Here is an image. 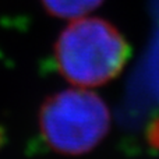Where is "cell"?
Returning <instances> with one entry per match:
<instances>
[{"label": "cell", "mask_w": 159, "mask_h": 159, "mask_svg": "<svg viewBox=\"0 0 159 159\" xmlns=\"http://www.w3.org/2000/svg\"><path fill=\"white\" fill-rule=\"evenodd\" d=\"M2 143H3V133H2V130H0V145H2Z\"/></svg>", "instance_id": "277c9868"}, {"label": "cell", "mask_w": 159, "mask_h": 159, "mask_svg": "<svg viewBox=\"0 0 159 159\" xmlns=\"http://www.w3.org/2000/svg\"><path fill=\"white\" fill-rule=\"evenodd\" d=\"M131 55L123 34L103 18L71 20L55 45L59 73L80 88L99 87L116 78Z\"/></svg>", "instance_id": "6da1fadb"}, {"label": "cell", "mask_w": 159, "mask_h": 159, "mask_svg": "<svg viewBox=\"0 0 159 159\" xmlns=\"http://www.w3.org/2000/svg\"><path fill=\"white\" fill-rule=\"evenodd\" d=\"M41 3L50 16L71 21L89 16L103 0H41Z\"/></svg>", "instance_id": "3957f363"}, {"label": "cell", "mask_w": 159, "mask_h": 159, "mask_svg": "<svg viewBox=\"0 0 159 159\" xmlns=\"http://www.w3.org/2000/svg\"><path fill=\"white\" fill-rule=\"evenodd\" d=\"M110 129L106 103L87 88H70L49 96L39 110V130L46 144L61 155L93 149Z\"/></svg>", "instance_id": "7a4b0ae2"}]
</instances>
